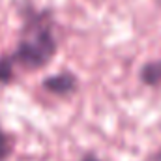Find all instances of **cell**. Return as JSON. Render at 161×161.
Wrapping results in <instances>:
<instances>
[{
	"label": "cell",
	"instance_id": "277c9868",
	"mask_svg": "<svg viewBox=\"0 0 161 161\" xmlns=\"http://www.w3.org/2000/svg\"><path fill=\"white\" fill-rule=\"evenodd\" d=\"M15 77V64L11 56L2 54L0 56V84H9Z\"/></svg>",
	"mask_w": 161,
	"mask_h": 161
},
{
	"label": "cell",
	"instance_id": "52a82bcc",
	"mask_svg": "<svg viewBox=\"0 0 161 161\" xmlns=\"http://www.w3.org/2000/svg\"><path fill=\"white\" fill-rule=\"evenodd\" d=\"M146 161H161V150H156L154 154H150L146 158Z\"/></svg>",
	"mask_w": 161,
	"mask_h": 161
},
{
	"label": "cell",
	"instance_id": "6da1fadb",
	"mask_svg": "<svg viewBox=\"0 0 161 161\" xmlns=\"http://www.w3.org/2000/svg\"><path fill=\"white\" fill-rule=\"evenodd\" d=\"M58 51V41L53 30V17L49 9L28 11L13 53L9 54L15 66L26 71H38L49 66Z\"/></svg>",
	"mask_w": 161,
	"mask_h": 161
},
{
	"label": "cell",
	"instance_id": "8992f818",
	"mask_svg": "<svg viewBox=\"0 0 161 161\" xmlns=\"http://www.w3.org/2000/svg\"><path fill=\"white\" fill-rule=\"evenodd\" d=\"M79 161H105V159H101V158H99L97 154H94V152H86V154L80 156Z\"/></svg>",
	"mask_w": 161,
	"mask_h": 161
},
{
	"label": "cell",
	"instance_id": "5b68a950",
	"mask_svg": "<svg viewBox=\"0 0 161 161\" xmlns=\"http://www.w3.org/2000/svg\"><path fill=\"white\" fill-rule=\"evenodd\" d=\"M11 150H13V144H11V137L4 131L2 124H0V161H6L11 156Z\"/></svg>",
	"mask_w": 161,
	"mask_h": 161
},
{
	"label": "cell",
	"instance_id": "3957f363",
	"mask_svg": "<svg viewBox=\"0 0 161 161\" xmlns=\"http://www.w3.org/2000/svg\"><path fill=\"white\" fill-rule=\"evenodd\" d=\"M139 79L144 86H161V60H150L139 69Z\"/></svg>",
	"mask_w": 161,
	"mask_h": 161
},
{
	"label": "cell",
	"instance_id": "7a4b0ae2",
	"mask_svg": "<svg viewBox=\"0 0 161 161\" xmlns=\"http://www.w3.org/2000/svg\"><path fill=\"white\" fill-rule=\"evenodd\" d=\"M41 86L56 97H69L79 90V77L69 69H62L54 75H47L41 80Z\"/></svg>",
	"mask_w": 161,
	"mask_h": 161
}]
</instances>
